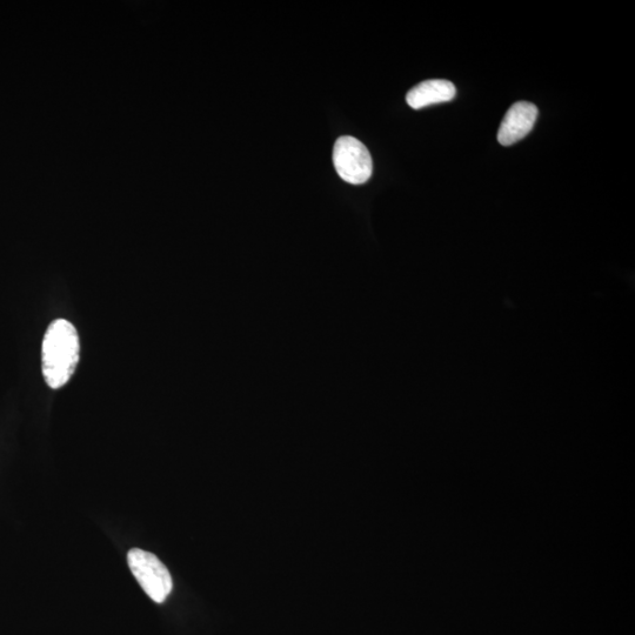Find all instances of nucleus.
<instances>
[{"label":"nucleus","instance_id":"2","mask_svg":"<svg viewBox=\"0 0 635 635\" xmlns=\"http://www.w3.org/2000/svg\"><path fill=\"white\" fill-rule=\"evenodd\" d=\"M130 570L143 590L155 603L162 604L170 596L173 580L167 567L155 554L132 548L127 554Z\"/></svg>","mask_w":635,"mask_h":635},{"label":"nucleus","instance_id":"3","mask_svg":"<svg viewBox=\"0 0 635 635\" xmlns=\"http://www.w3.org/2000/svg\"><path fill=\"white\" fill-rule=\"evenodd\" d=\"M333 164L340 178L352 185H362L372 176L371 153L360 140L340 137L333 149Z\"/></svg>","mask_w":635,"mask_h":635},{"label":"nucleus","instance_id":"1","mask_svg":"<svg viewBox=\"0 0 635 635\" xmlns=\"http://www.w3.org/2000/svg\"><path fill=\"white\" fill-rule=\"evenodd\" d=\"M80 358V342L76 327L68 320L57 319L45 333L42 346L43 376L51 389L69 383Z\"/></svg>","mask_w":635,"mask_h":635},{"label":"nucleus","instance_id":"5","mask_svg":"<svg viewBox=\"0 0 635 635\" xmlns=\"http://www.w3.org/2000/svg\"><path fill=\"white\" fill-rule=\"evenodd\" d=\"M457 95L456 86L445 79H430L414 86L407 93L406 102L414 110L434 104L451 102Z\"/></svg>","mask_w":635,"mask_h":635},{"label":"nucleus","instance_id":"4","mask_svg":"<svg viewBox=\"0 0 635 635\" xmlns=\"http://www.w3.org/2000/svg\"><path fill=\"white\" fill-rule=\"evenodd\" d=\"M538 118V108L528 102H518L507 110L498 131V142L511 146L524 139L533 130Z\"/></svg>","mask_w":635,"mask_h":635}]
</instances>
